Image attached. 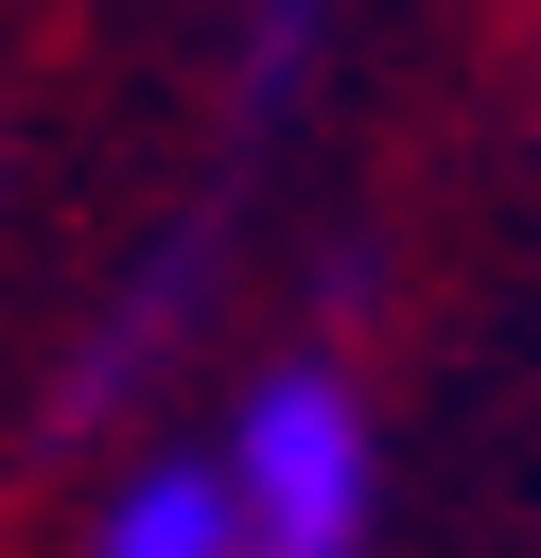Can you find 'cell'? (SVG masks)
<instances>
[{
	"label": "cell",
	"mask_w": 541,
	"mask_h": 558,
	"mask_svg": "<svg viewBox=\"0 0 541 558\" xmlns=\"http://www.w3.org/2000/svg\"><path fill=\"white\" fill-rule=\"evenodd\" d=\"M227 488H244V558H366L384 453H366L349 366H262L227 418Z\"/></svg>",
	"instance_id": "obj_1"
},
{
	"label": "cell",
	"mask_w": 541,
	"mask_h": 558,
	"mask_svg": "<svg viewBox=\"0 0 541 558\" xmlns=\"http://www.w3.org/2000/svg\"><path fill=\"white\" fill-rule=\"evenodd\" d=\"M192 314H209V209H192V227H157V244L122 262V296H105V314H87V349L52 366V436L140 418V401H157V366L192 349Z\"/></svg>",
	"instance_id": "obj_2"
},
{
	"label": "cell",
	"mask_w": 541,
	"mask_h": 558,
	"mask_svg": "<svg viewBox=\"0 0 541 558\" xmlns=\"http://www.w3.org/2000/svg\"><path fill=\"white\" fill-rule=\"evenodd\" d=\"M87 558H244V488H227V453H140L122 488H105V541Z\"/></svg>",
	"instance_id": "obj_3"
},
{
	"label": "cell",
	"mask_w": 541,
	"mask_h": 558,
	"mask_svg": "<svg viewBox=\"0 0 541 558\" xmlns=\"http://www.w3.org/2000/svg\"><path fill=\"white\" fill-rule=\"evenodd\" d=\"M314 52H332V0H244L227 122H244V140H279V122H297V87H314Z\"/></svg>",
	"instance_id": "obj_4"
}]
</instances>
